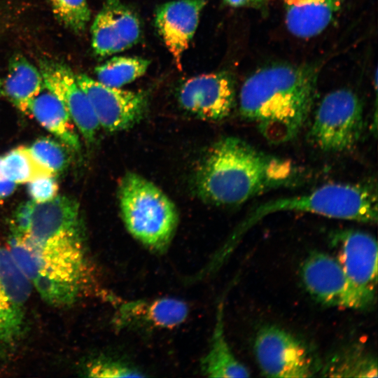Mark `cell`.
<instances>
[{
  "label": "cell",
  "mask_w": 378,
  "mask_h": 378,
  "mask_svg": "<svg viewBox=\"0 0 378 378\" xmlns=\"http://www.w3.org/2000/svg\"><path fill=\"white\" fill-rule=\"evenodd\" d=\"M43 87L40 70L24 57L13 56L8 65V71L3 82V94L20 111L28 114L31 100Z\"/></svg>",
  "instance_id": "21"
},
{
  "label": "cell",
  "mask_w": 378,
  "mask_h": 378,
  "mask_svg": "<svg viewBox=\"0 0 378 378\" xmlns=\"http://www.w3.org/2000/svg\"><path fill=\"white\" fill-rule=\"evenodd\" d=\"M150 62L139 57L117 56L95 68L97 80L111 87L122 88L142 76Z\"/></svg>",
  "instance_id": "23"
},
{
  "label": "cell",
  "mask_w": 378,
  "mask_h": 378,
  "mask_svg": "<svg viewBox=\"0 0 378 378\" xmlns=\"http://www.w3.org/2000/svg\"><path fill=\"white\" fill-rule=\"evenodd\" d=\"M206 4V0H174L156 10L155 27L179 70Z\"/></svg>",
  "instance_id": "17"
},
{
  "label": "cell",
  "mask_w": 378,
  "mask_h": 378,
  "mask_svg": "<svg viewBox=\"0 0 378 378\" xmlns=\"http://www.w3.org/2000/svg\"><path fill=\"white\" fill-rule=\"evenodd\" d=\"M40 71L44 86L63 104L85 141L92 144L100 127L76 74L66 64L52 60L42 61Z\"/></svg>",
  "instance_id": "13"
},
{
  "label": "cell",
  "mask_w": 378,
  "mask_h": 378,
  "mask_svg": "<svg viewBox=\"0 0 378 378\" xmlns=\"http://www.w3.org/2000/svg\"><path fill=\"white\" fill-rule=\"evenodd\" d=\"M178 99L183 108L199 118L221 120L234 106V80L226 71L198 75L181 85Z\"/></svg>",
  "instance_id": "11"
},
{
  "label": "cell",
  "mask_w": 378,
  "mask_h": 378,
  "mask_svg": "<svg viewBox=\"0 0 378 378\" xmlns=\"http://www.w3.org/2000/svg\"><path fill=\"white\" fill-rule=\"evenodd\" d=\"M300 170L288 159L267 154L234 136L214 143L195 176L199 195L217 205L242 204L263 192L298 182Z\"/></svg>",
  "instance_id": "2"
},
{
  "label": "cell",
  "mask_w": 378,
  "mask_h": 378,
  "mask_svg": "<svg viewBox=\"0 0 378 378\" xmlns=\"http://www.w3.org/2000/svg\"><path fill=\"white\" fill-rule=\"evenodd\" d=\"M318 77L316 65L278 63L262 67L241 87L239 113L270 143L288 142L298 135L309 118Z\"/></svg>",
  "instance_id": "1"
},
{
  "label": "cell",
  "mask_w": 378,
  "mask_h": 378,
  "mask_svg": "<svg viewBox=\"0 0 378 378\" xmlns=\"http://www.w3.org/2000/svg\"><path fill=\"white\" fill-rule=\"evenodd\" d=\"M254 350L259 367L267 377H311L321 370L300 340L277 326H267L258 332Z\"/></svg>",
  "instance_id": "7"
},
{
  "label": "cell",
  "mask_w": 378,
  "mask_h": 378,
  "mask_svg": "<svg viewBox=\"0 0 378 378\" xmlns=\"http://www.w3.org/2000/svg\"><path fill=\"white\" fill-rule=\"evenodd\" d=\"M137 15L120 0H105L91 27L92 48L99 57H108L136 45L141 37Z\"/></svg>",
  "instance_id": "15"
},
{
  "label": "cell",
  "mask_w": 378,
  "mask_h": 378,
  "mask_svg": "<svg viewBox=\"0 0 378 378\" xmlns=\"http://www.w3.org/2000/svg\"><path fill=\"white\" fill-rule=\"evenodd\" d=\"M58 183L55 176L39 177L28 183V192L35 202L49 201L57 195Z\"/></svg>",
  "instance_id": "28"
},
{
  "label": "cell",
  "mask_w": 378,
  "mask_h": 378,
  "mask_svg": "<svg viewBox=\"0 0 378 378\" xmlns=\"http://www.w3.org/2000/svg\"><path fill=\"white\" fill-rule=\"evenodd\" d=\"M223 312L220 302L209 349L200 362L201 371L209 377H248V370L234 356L225 338Z\"/></svg>",
  "instance_id": "20"
},
{
  "label": "cell",
  "mask_w": 378,
  "mask_h": 378,
  "mask_svg": "<svg viewBox=\"0 0 378 378\" xmlns=\"http://www.w3.org/2000/svg\"><path fill=\"white\" fill-rule=\"evenodd\" d=\"M335 243L346 276L372 305L377 283V243L371 234L348 230L337 232Z\"/></svg>",
  "instance_id": "14"
},
{
  "label": "cell",
  "mask_w": 378,
  "mask_h": 378,
  "mask_svg": "<svg viewBox=\"0 0 378 378\" xmlns=\"http://www.w3.org/2000/svg\"><path fill=\"white\" fill-rule=\"evenodd\" d=\"M301 277L308 292L324 304L356 309L371 305L351 283L338 260L328 254L309 255L302 265Z\"/></svg>",
  "instance_id": "10"
},
{
  "label": "cell",
  "mask_w": 378,
  "mask_h": 378,
  "mask_svg": "<svg viewBox=\"0 0 378 378\" xmlns=\"http://www.w3.org/2000/svg\"><path fill=\"white\" fill-rule=\"evenodd\" d=\"M3 94V82L0 80V97Z\"/></svg>",
  "instance_id": "31"
},
{
  "label": "cell",
  "mask_w": 378,
  "mask_h": 378,
  "mask_svg": "<svg viewBox=\"0 0 378 378\" xmlns=\"http://www.w3.org/2000/svg\"><path fill=\"white\" fill-rule=\"evenodd\" d=\"M31 285L9 250L0 246V347H12L22 334Z\"/></svg>",
  "instance_id": "12"
},
{
  "label": "cell",
  "mask_w": 378,
  "mask_h": 378,
  "mask_svg": "<svg viewBox=\"0 0 378 378\" xmlns=\"http://www.w3.org/2000/svg\"><path fill=\"white\" fill-rule=\"evenodd\" d=\"M115 309L114 323L117 328L146 327L172 329L187 318L189 309L183 300L169 297L152 300H122L106 295Z\"/></svg>",
  "instance_id": "16"
},
{
  "label": "cell",
  "mask_w": 378,
  "mask_h": 378,
  "mask_svg": "<svg viewBox=\"0 0 378 378\" xmlns=\"http://www.w3.org/2000/svg\"><path fill=\"white\" fill-rule=\"evenodd\" d=\"M1 166L6 178L16 184L29 183L39 177L55 176L41 164L25 146L16 148L1 157Z\"/></svg>",
  "instance_id": "24"
},
{
  "label": "cell",
  "mask_w": 378,
  "mask_h": 378,
  "mask_svg": "<svg viewBox=\"0 0 378 378\" xmlns=\"http://www.w3.org/2000/svg\"><path fill=\"white\" fill-rule=\"evenodd\" d=\"M363 128V107L351 90L327 94L319 103L309 132L312 143L325 152L349 150L359 141Z\"/></svg>",
  "instance_id": "6"
},
{
  "label": "cell",
  "mask_w": 378,
  "mask_h": 378,
  "mask_svg": "<svg viewBox=\"0 0 378 378\" xmlns=\"http://www.w3.org/2000/svg\"><path fill=\"white\" fill-rule=\"evenodd\" d=\"M87 376L92 377H144L139 370L130 365L111 358H101L90 362L86 370Z\"/></svg>",
  "instance_id": "27"
},
{
  "label": "cell",
  "mask_w": 378,
  "mask_h": 378,
  "mask_svg": "<svg viewBox=\"0 0 378 378\" xmlns=\"http://www.w3.org/2000/svg\"><path fill=\"white\" fill-rule=\"evenodd\" d=\"M12 229V234L35 243L83 231L79 204L64 195L44 202H27L15 212Z\"/></svg>",
  "instance_id": "8"
},
{
  "label": "cell",
  "mask_w": 378,
  "mask_h": 378,
  "mask_svg": "<svg viewBox=\"0 0 378 378\" xmlns=\"http://www.w3.org/2000/svg\"><path fill=\"white\" fill-rule=\"evenodd\" d=\"M28 148L34 158L55 176L64 172L69 164L67 150L52 139L40 138Z\"/></svg>",
  "instance_id": "25"
},
{
  "label": "cell",
  "mask_w": 378,
  "mask_h": 378,
  "mask_svg": "<svg viewBox=\"0 0 378 378\" xmlns=\"http://www.w3.org/2000/svg\"><path fill=\"white\" fill-rule=\"evenodd\" d=\"M0 157V201L8 197L15 191L16 183L8 180L4 176L1 166Z\"/></svg>",
  "instance_id": "29"
},
{
  "label": "cell",
  "mask_w": 378,
  "mask_h": 378,
  "mask_svg": "<svg viewBox=\"0 0 378 378\" xmlns=\"http://www.w3.org/2000/svg\"><path fill=\"white\" fill-rule=\"evenodd\" d=\"M28 114L57 137L66 148L75 152L80 150L79 136L70 115L61 101L44 85L31 100Z\"/></svg>",
  "instance_id": "19"
},
{
  "label": "cell",
  "mask_w": 378,
  "mask_h": 378,
  "mask_svg": "<svg viewBox=\"0 0 378 378\" xmlns=\"http://www.w3.org/2000/svg\"><path fill=\"white\" fill-rule=\"evenodd\" d=\"M323 376L377 377L376 359L361 347L352 346L338 351L322 369Z\"/></svg>",
  "instance_id": "22"
},
{
  "label": "cell",
  "mask_w": 378,
  "mask_h": 378,
  "mask_svg": "<svg viewBox=\"0 0 378 378\" xmlns=\"http://www.w3.org/2000/svg\"><path fill=\"white\" fill-rule=\"evenodd\" d=\"M76 78L88 97L99 127L105 131L131 128L145 115L148 97L144 92L108 86L85 74H76Z\"/></svg>",
  "instance_id": "9"
},
{
  "label": "cell",
  "mask_w": 378,
  "mask_h": 378,
  "mask_svg": "<svg viewBox=\"0 0 378 378\" xmlns=\"http://www.w3.org/2000/svg\"><path fill=\"white\" fill-rule=\"evenodd\" d=\"M293 211L367 223L377 221V188L372 183H328L304 195L266 202L251 211L221 247L230 255L245 233L266 216Z\"/></svg>",
  "instance_id": "4"
},
{
  "label": "cell",
  "mask_w": 378,
  "mask_h": 378,
  "mask_svg": "<svg viewBox=\"0 0 378 378\" xmlns=\"http://www.w3.org/2000/svg\"><path fill=\"white\" fill-rule=\"evenodd\" d=\"M55 15L69 29L76 32L85 29L90 19L87 0H48Z\"/></svg>",
  "instance_id": "26"
},
{
  "label": "cell",
  "mask_w": 378,
  "mask_h": 378,
  "mask_svg": "<svg viewBox=\"0 0 378 378\" xmlns=\"http://www.w3.org/2000/svg\"><path fill=\"white\" fill-rule=\"evenodd\" d=\"M9 246L31 287L48 304L71 305L81 295L88 279L83 231L41 243L12 234Z\"/></svg>",
  "instance_id": "3"
},
{
  "label": "cell",
  "mask_w": 378,
  "mask_h": 378,
  "mask_svg": "<svg viewBox=\"0 0 378 378\" xmlns=\"http://www.w3.org/2000/svg\"><path fill=\"white\" fill-rule=\"evenodd\" d=\"M225 3L234 8L249 7L260 8L265 6L271 0H224Z\"/></svg>",
  "instance_id": "30"
},
{
  "label": "cell",
  "mask_w": 378,
  "mask_h": 378,
  "mask_svg": "<svg viewBox=\"0 0 378 378\" xmlns=\"http://www.w3.org/2000/svg\"><path fill=\"white\" fill-rule=\"evenodd\" d=\"M285 23L293 36L308 38L324 31L340 13L344 0H283Z\"/></svg>",
  "instance_id": "18"
},
{
  "label": "cell",
  "mask_w": 378,
  "mask_h": 378,
  "mask_svg": "<svg viewBox=\"0 0 378 378\" xmlns=\"http://www.w3.org/2000/svg\"><path fill=\"white\" fill-rule=\"evenodd\" d=\"M121 217L127 231L148 249L162 253L169 247L178 215L172 201L151 181L126 173L118 186Z\"/></svg>",
  "instance_id": "5"
}]
</instances>
